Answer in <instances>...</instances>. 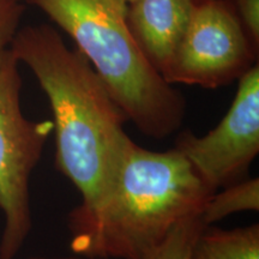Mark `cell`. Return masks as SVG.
Listing matches in <instances>:
<instances>
[{"label": "cell", "mask_w": 259, "mask_h": 259, "mask_svg": "<svg viewBox=\"0 0 259 259\" xmlns=\"http://www.w3.org/2000/svg\"><path fill=\"white\" fill-rule=\"evenodd\" d=\"M213 191L177 149L131 138L96 197L69 213L70 250L95 259H153L180 222L198 218Z\"/></svg>", "instance_id": "cell-1"}, {"label": "cell", "mask_w": 259, "mask_h": 259, "mask_svg": "<svg viewBox=\"0 0 259 259\" xmlns=\"http://www.w3.org/2000/svg\"><path fill=\"white\" fill-rule=\"evenodd\" d=\"M46 94L53 113L56 168L89 203L102 189L130 139L127 118L93 66L50 25L21 28L10 46Z\"/></svg>", "instance_id": "cell-2"}, {"label": "cell", "mask_w": 259, "mask_h": 259, "mask_svg": "<svg viewBox=\"0 0 259 259\" xmlns=\"http://www.w3.org/2000/svg\"><path fill=\"white\" fill-rule=\"evenodd\" d=\"M76 42L113 100L138 131L163 139L186 115V100L167 82L130 29L124 0H24Z\"/></svg>", "instance_id": "cell-3"}, {"label": "cell", "mask_w": 259, "mask_h": 259, "mask_svg": "<svg viewBox=\"0 0 259 259\" xmlns=\"http://www.w3.org/2000/svg\"><path fill=\"white\" fill-rule=\"evenodd\" d=\"M18 65L10 48L0 52V259H16L30 234L31 174L53 134L52 120L23 114Z\"/></svg>", "instance_id": "cell-4"}, {"label": "cell", "mask_w": 259, "mask_h": 259, "mask_svg": "<svg viewBox=\"0 0 259 259\" xmlns=\"http://www.w3.org/2000/svg\"><path fill=\"white\" fill-rule=\"evenodd\" d=\"M253 61L254 45L231 3L198 0L162 77L171 85L215 89L240 78Z\"/></svg>", "instance_id": "cell-5"}, {"label": "cell", "mask_w": 259, "mask_h": 259, "mask_svg": "<svg viewBox=\"0 0 259 259\" xmlns=\"http://www.w3.org/2000/svg\"><path fill=\"white\" fill-rule=\"evenodd\" d=\"M210 190L248 178L259 153V67L253 65L239 79L228 112L204 136L181 132L176 147Z\"/></svg>", "instance_id": "cell-6"}, {"label": "cell", "mask_w": 259, "mask_h": 259, "mask_svg": "<svg viewBox=\"0 0 259 259\" xmlns=\"http://www.w3.org/2000/svg\"><path fill=\"white\" fill-rule=\"evenodd\" d=\"M198 0H135L127 22L138 46L161 76L185 32Z\"/></svg>", "instance_id": "cell-7"}, {"label": "cell", "mask_w": 259, "mask_h": 259, "mask_svg": "<svg viewBox=\"0 0 259 259\" xmlns=\"http://www.w3.org/2000/svg\"><path fill=\"white\" fill-rule=\"evenodd\" d=\"M189 259H259V225L231 229L203 226Z\"/></svg>", "instance_id": "cell-8"}, {"label": "cell", "mask_w": 259, "mask_h": 259, "mask_svg": "<svg viewBox=\"0 0 259 259\" xmlns=\"http://www.w3.org/2000/svg\"><path fill=\"white\" fill-rule=\"evenodd\" d=\"M259 210L258 178H246L213 192L200 213L204 226H212L228 216Z\"/></svg>", "instance_id": "cell-9"}, {"label": "cell", "mask_w": 259, "mask_h": 259, "mask_svg": "<svg viewBox=\"0 0 259 259\" xmlns=\"http://www.w3.org/2000/svg\"><path fill=\"white\" fill-rule=\"evenodd\" d=\"M203 226L200 216L180 222L169 233L153 259H189L194 239Z\"/></svg>", "instance_id": "cell-10"}, {"label": "cell", "mask_w": 259, "mask_h": 259, "mask_svg": "<svg viewBox=\"0 0 259 259\" xmlns=\"http://www.w3.org/2000/svg\"><path fill=\"white\" fill-rule=\"evenodd\" d=\"M24 0H0V52L8 50L19 30Z\"/></svg>", "instance_id": "cell-11"}, {"label": "cell", "mask_w": 259, "mask_h": 259, "mask_svg": "<svg viewBox=\"0 0 259 259\" xmlns=\"http://www.w3.org/2000/svg\"><path fill=\"white\" fill-rule=\"evenodd\" d=\"M235 14L251 41L258 45L259 40V0H234Z\"/></svg>", "instance_id": "cell-12"}, {"label": "cell", "mask_w": 259, "mask_h": 259, "mask_svg": "<svg viewBox=\"0 0 259 259\" xmlns=\"http://www.w3.org/2000/svg\"><path fill=\"white\" fill-rule=\"evenodd\" d=\"M25 259H95V258H89L84 257V255L78 254H71V255H63V257H44V255H37V257H29Z\"/></svg>", "instance_id": "cell-13"}, {"label": "cell", "mask_w": 259, "mask_h": 259, "mask_svg": "<svg viewBox=\"0 0 259 259\" xmlns=\"http://www.w3.org/2000/svg\"><path fill=\"white\" fill-rule=\"evenodd\" d=\"M124 2H125V3H127V4H128V3H132V2H135V0H124Z\"/></svg>", "instance_id": "cell-14"}]
</instances>
